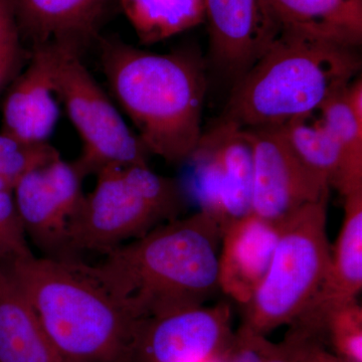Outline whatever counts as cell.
<instances>
[{
    "instance_id": "cell-1",
    "label": "cell",
    "mask_w": 362,
    "mask_h": 362,
    "mask_svg": "<svg viewBox=\"0 0 362 362\" xmlns=\"http://www.w3.org/2000/svg\"><path fill=\"white\" fill-rule=\"evenodd\" d=\"M220 226L199 211L105 254L88 270L135 320L202 306L220 290Z\"/></svg>"
},
{
    "instance_id": "cell-2",
    "label": "cell",
    "mask_w": 362,
    "mask_h": 362,
    "mask_svg": "<svg viewBox=\"0 0 362 362\" xmlns=\"http://www.w3.org/2000/svg\"><path fill=\"white\" fill-rule=\"evenodd\" d=\"M100 62L114 99L148 153L182 163L201 139L206 78L189 51L157 54L115 37L100 40Z\"/></svg>"
},
{
    "instance_id": "cell-3",
    "label": "cell",
    "mask_w": 362,
    "mask_h": 362,
    "mask_svg": "<svg viewBox=\"0 0 362 362\" xmlns=\"http://www.w3.org/2000/svg\"><path fill=\"white\" fill-rule=\"evenodd\" d=\"M57 349L73 362H132L138 320L77 259L1 262Z\"/></svg>"
},
{
    "instance_id": "cell-4",
    "label": "cell",
    "mask_w": 362,
    "mask_h": 362,
    "mask_svg": "<svg viewBox=\"0 0 362 362\" xmlns=\"http://www.w3.org/2000/svg\"><path fill=\"white\" fill-rule=\"evenodd\" d=\"M361 70L358 47L282 30L233 84L221 118L245 129L284 125L318 110Z\"/></svg>"
},
{
    "instance_id": "cell-5",
    "label": "cell",
    "mask_w": 362,
    "mask_h": 362,
    "mask_svg": "<svg viewBox=\"0 0 362 362\" xmlns=\"http://www.w3.org/2000/svg\"><path fill=\"white\" fill-rule=\"evenodd\" d=\"M96 176L94 189L84 195L71 221L66 259L84 252L107 254L185 211L182 187L148 164L110 166Z\"/></svg>"
},
{
    "instance_id": "cell-6",
    "label": "cell",
    "mask_w": 362,
    "mask_h": 362,
    "mask_svg": "<svg viewBox=\"0 0 362 362\" xmlns=\"http://www.w3.org/2000/svg\"><path fill=\"white\" fill-rule=\"evenodd\" d=\"M327 201L302 207L281 228L270 268L245 305L240 326L267 335L291 325L315 296L330 264Z\"/></svg>"
},
{
    "instance_id": "cell-7",
    "label": "cell",
    "mask_w": 362,
    "mask_h": 362,
    "mask_svg": "<svg viewBox=\"0 0 362 362\" xmlns=\"http://www.w3.org/2000/svg\"><path fill=\"white\" fill-rule=\"evenodd\" d=\"M44 45L57 97L82 140V152L74 161L81 175L85 178L110 166L148 164V152L83 63V52L59 40Z\"/></svg>"
},
{
    "instance_id": "cell-8",
    "label": "cell",
    "mask_w": 362,
    "mask_h": 362,
    "mask_svg": "<svg viewBox=\"0 0 362 362\" xmlns=\"http://www.w3.org/2000/svg\"><path fill=\"white\" fill-rule=\"evenodd\" d=\"M185 162L190 195L221 233L252 214L254 151L247 129L221 118Z\"/></svg>"
},
{
    "instance_id": "cell-9",
    "label": "cell",
    "mask_w": 362,
    "mask_h": 362,
    "mask_svg": "<svg viewBox=\"0 0 362 362\" xmlns=\"http://www.w3.org/2000/svg\"><path fill=\"white\" fill-rule=\"evenodd\" d=\"M247 130L254 151L252 214L282 228L302 207L328 199L329 185L305 168L280 126Z\"/></svg>"
},
{
    "instance_id": "cell-10",
    "label": "cell",
    "mask_w": 362,
    "mask_h": 362,
    "mask_svg": "<svg viewBox=\"0 0 362 362\" xmlns=\"http://www.w3.org/2000/svg\"><path fill=\"white\" fill-rule=\"evenodd\" d=\"M81 175L59 156L25 173L13 189L26 237L49 258L66 259L69 228L83 201Z\"/></svg>"
},
{
    "instance_id": "cell-11",
    "label": "cell",
    "mask_w": 362,
    "mask_h": 362,
    "mask_svg": "<svg viewBox=\"0 0 362 362\" xmlns=\"http://www.w3.org/2000/svg\"><path fill=\"white\" fill-rule=\"evenodd\" d=\"M233 334L226 302L138 321L132 362H206L218 358Z\"/></svg>"
},
{
    "instance_id": "cell-12",
    "label": "cell",
    "mask_w": 362,
    "mask_h": 362,
    "mask_svg": "<svg viewBox=\"0 0 362 362\" xmlns=\"http://www.w3.org/2000/svg\"><path fill=\"white\" fill-rule=\"evenodd\" d=\"M343 199L344 218L327 273L303 313L289 325L290 330L323 344L331 316L356 301L362 289V190Z\"/></svg>"
},
{
    "instance_id": "cell-13",
    "label": "cell",
    "mask_w": 362,
    "mask_h": 362,
    "mask_svg": "<svg viewBox=\"0 0 362 362\" xmlns=\"http://www.w3.org/2000/svg\"><path fill=\"white\" fill-rule=\"evenodd\" d=\"M211 58L235 84L281 32L264 0H204Z\"/></svg>"
},
{
    "instance_id": "cell-14",
    "label": "cell",
    "mask_w": 362,
    "mask_h": 362,
    "mask_svg": "<svg viewBox=\"0 0 362 362\" xmlns=\"http://www.w3.org/2000/svg\"><path fill=\"white\" fill-rule=\"evenodd\" d=\"M23 70L2 95L0 132L28 144L49 143L61 115L45 45L30 49Z\"/></svg>"
},
{
    "instance_id": "cell-15",
    "label": "cell",
    "mask_w": 362,
    "mask_h": 362,
    "mask_svg": "<svg viewBox=\"0 0 362 362\" xmlns=\"http://www.w3.org/2000/svg\"><path fill=\"white\" fill-rule=\"evenodd\" d=\"M280 233L254 214L228 226L221 235L220 290L242 306L249 303L268 273Z\"/></svg>"
},
{
    "instance_id": "cell-16",
    "label": "cell",
    "mask_w": 362,
    "mask_h": 362,
    "mask_svg": "<svg viewBox=\"0 0 362 362\" xmlns=\"http://www.w3.org/2000/svg\"><path fill=\"white\" fill-rule=\"evenodd\" d=\"M23 40H59L84 51L110 0H14Z\"/></svg>"
},
{
    "instance_id": "cell-17",
    "label": "cell",
    "mask_w": 362,
    "mask_h": 362,
    "mask_svg": "<svg viewBox=\"0 0 362 362\" xmlns=\"http://www.w3.org/2000/svg\"><path fill=\"white\" fill-rule=\"evenodd\" d=\"M280 30L352 47L362 42V0H264Z\"/></svg>"
},
{
    "instance_id": "cell-18",
    "label": "cell",
    "mask_w": 362,
    "mask_h": 362,
    "mask_svg": "<svg viewBox=\"0 0 362 362\" xmlns=\"http://www.w3.org/2000/svg\"><path fill=\"white\" fill-rule=\"evenodd\" d=\"M0 362H73L52 343L1 262Z\"/></svg>"
},
{
    "instance_id": "cell-19",
    "label": "cell",
    "mask_w": 362,
    "mask_h": 362,
    "mask_svg": "<svg viewBox=\"0 0 362 362\" xmlns=\"http://www.w3.org/2000/svg\"><path fill=\"white\" fill-rule=\"evenodd\" d=\"M142 45H154L206 21L204 0H120Z\"/></svg>"
},
{
    "instance_id": "cell-20",
    "label": "cell",
    "mask_w": 362,
    "mask_h": 362,
    "mask_svg": "<svg viewBox=\"0 0 362 362\" xmlns=\"http://www.w3.org/2000/svg\"><path fill=\"white\" fill-rule=\"evenodd\" d=\"M280 127L305 168L330 187H335L341 176L344 153L318 110L292 119Z\"/></svg>"
},
{
    "instance_id": "cell-21",
    "label": "cell",
    "mask_w": 362,
    "mask_h": 362,
    "mask_svg": "<svg viewBox=\"0 0 362 362\" xmlns=\"http://www.w3.org/2000/svg\"><path fill=\"white\" fill-rule=\"evenodd\" d=\"M344 90L318 109L324 124L341 145L344 153L341 176L334 187L343 197L362 190V124L347 104Z\"/></svg>"
},
{
    "instance_id": "cell-22",
    "label": "cell",
    "mask_w": 362,
    "mask_h": 362,
    "mask_svg": "<svg viewBox=\"0 0 362 362\" xmlns=\"http://www.w3.org/2000/svg\"><path fill=\"white\" fill-rule=\"evenodd\" d=\"M32 56L23 45L14 0H0V97Z\"/></svg>"
},
{
    "instance_id": "cell-23",
    "label": "cell",
    "mask_w": 362,
    "mask_h": 362,
    "mask_svg": "<svg viewBox=\"0 0 362 362\" xmlns=\"http://www.w3.org/2000/svg\"><path fill=\"white\" fill-rule=\"evenodd\" d=\"M61 156L49 145L28 144L0 132V177L11 188L28 171L45 165Z\"/></svg>"
},
{
    "instance_id": "cell-24",
    "label": "cell",
    "mask_w": 362,
    "mask_h": 362,
    "mask_svg": "<svg viewBox=\"0 0 362 362\" xmlns=\"http://www.w3.org/2000/svg\"><path fill=\"white\" fill-rule=\"evenodd\" d=\"M324 344L342 361L362 362V308L357 300L331 316Z\"/></svg>"
},
{
    "instance_id": "cell-25",
    "label": "cell",
    "mask_w": 362,
    "mask_h": 362,
    "mask_svg": "<svg viewBox=\"0 0 362 362\" xmlns=\"http://www.w3.org/2000/svg\"><path fill=\"white\" fill-rule=\"evenodd\" d=\"M218 359V362H292V349L285 338L279 343L272 342L266 335L240 326Z\"/></svg>"
},
{
    "instance_id": "cell-26",
    "label": "cell",
    "mask_w": 362,
    "mask_h": 362,
    "mask_svg": "<svg viewBox=\"0 0 362 362\" xmlns=\"http://www.w3.org/2000/svg\"><path fill=\"white\" fill-rule=\"evenodd\" d=\"M32 254L13 190L0 192V262Z\"/></svg>"
},
{
    "instance_id": "cell-27",
    "label": "cell",
    "mask_w": 362,
    "mask_h": 362,
    "mask_svg": "<svg viewBox=\"0 0 362 362\" xmlns=\"http://www.w3.org/2000/svg\"><path fill=\"white\" fill-rule=\"evenodd\" d=\"M285 339L291 345L292 362H346L335 356L322 342L288 330Z\"/></svg>"
},
{
    "instance_id": "cell-28",
    "label": "cell",
    "mask_w": 362,
    "mask_h": 362,
    "mask_svg": "<svg viewBox=\"0 0 362 362\" xmlns=\"http://www.w3.org/2000/svg\"><path fill=\"white\" fill-rule=\"evenodd\" d=\"M344 97L357 121L362 124V80L356 77L344 90Z\"/></svg>"
},
{
    "instance_id": "cell-29",
    "label": "cell",
    "mask_w": 362,
    "mask_h": 362,
    "mask_svg": "<svg viewBox=\"0 0 362 362\" xmlns=\"http://www.w3.org/2000/svg\"><path fill=\"white\" fill-rule=\"evenodd\" d=\"M8 190H13V188H11V185H9L6 180L0 177V192H8Z\"/></svg>"
},
{
    "instance_id": "cell-30",
    "label": "cell",
    "mask_w": 362,
    "mask_h": 362,
    "mask_svg": "<svg viewBox=\"0 0 362 362\" xmlns=\"http://www.w3.org/2000/svg\"><path fill=\"white\" fill-rule=\"evenodd\" d=\"M206 362H218V358L213 359V361H206Z\"/></svg>"
}]
</instances>
